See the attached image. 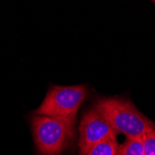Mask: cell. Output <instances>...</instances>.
Wrapping results in <instances>:
<instances>
[{"label": "cell", "mask_w": 155, "mask_h": 155, "mask_svg": "<svg viewBox=\"0 0 155 155\" xmlns=\"http://www.w3.org/2000/svg\"><path fill=\"white\" fill-rule=\"evenodd\" d=\"M116 134L126 138H142L155 129V124L140 112L131 101L124 98H101L94 107Z\"/></svg>", "instance_id": "1"}, {"label": "cell", "mask_w": 155, "mask_h": 155, "mask_svg": "<svg viewBox=\"0 0 155 155\" xmlns=\"http://www.w3.org/2000/svg\"><path fill=\"white\" fill-rule=\"evenodd\" d=\"M34 138L42 155H61L74 136V124L60 118L35 115L32 120Z\"/></svg>", "instance_id": "2"}, {"label": "cell", "mask_w": 155, "mask_h": 155, "mask_svg": "<svg viewBox=\"0 0 155 155\" xmlns=\"http://www.w3.org/2000/svg\"><path fill=\"white\" fill-rule=\"evenodd\" d=\"M87 95V87L79 86H54L35 110L36 115L60 118L75 124L77 111Z\"/></svg>", "instance_id": "3"}, {"label": "cell", "mask_w": 155, "mask_h": 155, "mask_svg": "<svg viewBox=\"0 0 155 155\" xmlns=\"http://www.w3.org/2000/svg\"><path fill=\"white\" fill-rule=\"evenodd\" d=\"M79 134L80 155H84L89 148L104 139L116 138L117 135L95 108L84 112L80 122Z\"/></svg>", "instance_id": "4"}, {"label": "cell", "mask_w": 155, "mask_h": 155, "mask_svg": "<svg viewBox=\"0 0 155 155\" xmlns=\"http://www.w3.org/2000/svg\"><path fill=\"white\" fill-rule=\"evenodd\" d=\"M118 149L116 138H107L93 145L84 155H117Z\"/></svg>", "instance_id": "5"}, {"label": "cell", "mask_w": 155, "mask_h": 155, "mask_svg": "<svg viewBox=\"0 0 155 155\" xmlns=\"http://www.w3.org/2000/svg\"><path fill=\"white\" fill-rule=\"evenodd\" d=\"M117 155H144L142 138H126L119 145Z\"/></svg>", "instance_id": "6"}, {"label": "cell", "mask_w": 155, "mask_h": 155, "mask_svg": "<svg viewBox=\"0 0 155 155\" xmlns=\"http://www.w3.org/2000/svg\"><path fill=\"white\" fill-rule=\"evenodd\" d=\"M144 155H155V129L148 132L143 137Z\"/></svg>", "instance_id": "7"}, {"label": "cell", "mask_w": 155, "mask_h": 155, "mask_svg": "<svg viewBox=\"0 0 155 155\" xmlns=\"http://www.w3.org/2000/svg\"><path fill=\"white\" fill-rule=\"evenodd\" d=\"M154 3H155V1H154Z\"/></svg>", "instance_id": "8"}]
</instances>
